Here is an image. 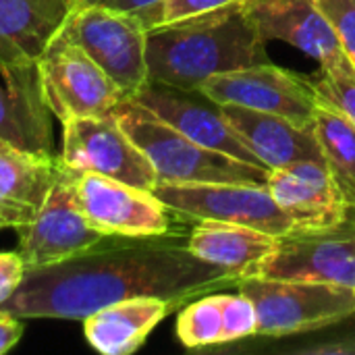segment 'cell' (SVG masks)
I'll list each match as a JSON object with an SVG mask.
<instances>
[{
    "label": "cell",
    "mask_w": 355,
    "mask_h": 355,
    "mask_svg": "<svg viewBox=\"0 0 355 355\" xmlns=\"http://www.w3.org/2000/svg\"><path fill=\"white\" fill-rule=\"evenodd\" d=\"M237 281L196 258L185 243L160 237H106L64 262L27 270L15 295L0 306L19 318L85 320L104 306L158 297L175 306Z\"/></svg>",
    "instance_id": "obj_1"
},
{
    "label": "cell",
    "mask_w": 355,
    "mask_h": 355,
    "mask_svg": "<svg viewBox=\"0 0 355 355\" xmlns=\"http://www.w3.org/2000/svg\"><path fill=\"white\" fill-rule=\"evenodd\" d=\"M146 56L152 83L189 94L218 73L270 62L266 40L243 4L150 27Z\"/></svg>",
    "instance_id": "obj_2"
},
{
    "label": "cell",
    "mask_w": 355,
    "mask_h": 355,
    "mask_svg": "<svg viewBox=\"0 0 355 355\" xmlns=\"http://www.w3.org/2000/svg\"><path fill=\"white\" fill-rule=\"evenodd\" d=\"M123 131L152 162L158 183H262L268 168L208 150L127 98L114 110Z\"/></svg>",
    "instance_id": "obj_3"
},
{
    "label": "cell",
    "mask_w": 355,
    "mask_h": 355,
    "mask_svg": "<svg viewBox=\"0 0 355 355\" xmlns=\"http://www.w3.org/2000/svg\"><path fill=\"white\" fill-rule=\"evenodd\" d=\"M54 40L79 46L127 98L150 83L148 27L137 12L81 0Z\"/></svg>",
    "instance_id": "obj_4"
},
{
    "label": "cell",
    "mask_w": 355,
    "mask_h": 355,
    "mask_svg": "<svg viewBox=\"0 0 355 355\" xmlns=\"http://www.w3.org/2000/svg\"><path fill=\"white\" fill-rule=\"evenodd\" d=\"M235 287L254 302L260 337L310 333L355 314V289L343 285L252 277Z\"/></svg>",
    "instance_id": "obj_5"
},
{
    "label": "cell",
    "mask_w": 355,
    "mask_h": 355,
    "mask_svg": "<svg viewBox=\"0 0 355 355\" xmlns=\"http://www.w3.org/2000/svg\"><path fill=\"white\" fill-rule=\"evenodd\" d=\"M152 193L171 210L196 220L245 225L287 237L289 216L262 183H158Z\"/></svg>",
    "instance_id": "obj_6"
},
{
    "label": "cell",
    "mask_w": 355,
    "mask_h": 355,
    "mask_svg": "<svg viewBox=\"0 0 355 355\" xmlns=\"http://www.w3.org/2000/svg\"><path fill=\"white\" fill-rule=\"evenodd\" d=\"M56 160L71 171L98 173L146 191L158 185L152 162L123 131L114 114L64 121Z\"/></svg>",
    "instance_id": "obj_7"
},
{
    "label": "cell",
    "mask_w": 355,
    "mask_h": 355,
    "mask_svg": "<svg viewBox=\"0 0 355 355\" xmlns=\"http://www.w3.org/2000/svg\"><path fill=\"white\" fill-rule=\"evenodd\" d=\"M75 181L77 171L58 164V175L42 210L29 225L17 229L19 254L25 260L27 270L75 258L108 237L94 229L81 212Z\"/></svg>",
    "instance_id": "obj_8"
},
{
    "label": "cell",
    "mask_w": 355,
    "mask_h": 355,
    "mask_svg": "<svg viewBox=\"0 0 355 355\" xmlns=\"http://www.w3.org/2000/svg\"><path fill=\"white\" fill-rule=\"evenodd\" d=\"M198 94L214 106H241L312 125L318 106L310 79H304L272 62L252 64L206 79Z\"/></svg>",
    "instance_id": "obj_9"
},
{
    "label": "cell",
    "mask_w": 355,
    "mask_h": 355,
    "mask_svg": "<svg viewBox=\"0 0 355 355\" xmlns=\"http://www.w3.org/2000/svg\"><path fill=\"white\" fill-rule=\"evenodd\" d=\"M37 69L46 102L60 123L114 114L127 100L121 87L75 44L52 40Z\"/></svg>",
    "instance_id": "obj_10"
},
{
    "label": "cell",
    "mask_w": 355,
    "mask_h": 355,
    "mask_svg": "<svg viewBox=\"0 0 355 355\" xmlns=\"http://www.w3.org/2000/svg\"><path fill=\"white\" fill-rule=\"evenodd\" d=\"M75 189L89 225L108 237H166L171 233V210L152 191L98 173H77Z\"/></svg>",
    "instance_id": "obj_11"
},
{
    "label": "cell",
    "mask_w": 355,
    "mask_h": 355,
    "mask_svg": "<svg viewBox=\"0 0 355 355\" xmlns=\"http://www.w3.org/2000/svg\"><path fill=\"white\" fill-rule=\"evenodd\" d=\"M243 8L264 40L295 46L324 71H355L333 21L316 0H248Z\"/></svg>",
    "instance_id": "obj_12"
},
{
    "label": "cell",
    "mask_w": 355,
    "mask_h": 355,
    "mask_svg": "<svg viewBox=\"0 0 355 355\" xmlns=\"http://www.w3.org/2000/svg\"><path fill=\"white\" fill-rule=\"evenodd\" d=\"M266 187L289 216L293 233H329L345 225L352 210L327 162H297L268 171Z\"/></svg>",
    "instance_id": "obj_13"
},
{
    "label": "cell",
    "mask_w": 355,
    "mask_h": 355,
    "mask_svg": "<svg viewBox=\"0 0 355 355\" xmlns=\"http://www.w3.org/2000/svg\"><path fill=\"white\" fill-rule=\"evenodd\" d=\"M260 279L333 283L355 289V231L291 233L279 239Z\"/></svg>",
    "instance_id": "obj_14"
},
{
    "label": "cell",
    "mask_w": 355,
    "mask_h": 355,
    "mask_svg": "<svg viewBox=\"0 0 355 355\" xmlns=\"http://www.w3.org/2000/svg\"><path fill=\"white\" fill-rule=\"evenodd\" d=\"M133 100L144 104L148 110H152L156 116H160L162 121L179 129L183 135H187L196 144L208 150L233 156L237 160L264 166L258 160V156L241 141L235 129L227 123L218 106L210 108L189 98V92H181L175 87L152 83V81L137 96H133Z\"/></svg>",
    "instance_id": "obj_15"
},
{
    "label": "cell",
    "mask_w": 355,
    "mask_h": 355,
    "mask_svg": "<svg viewBox=\"0 0 355 355\" xmlns=\"http://www.w3.org/2000/svg\"><path fill=\"white\" fill-rule=\"evenodd\" d=\"M241 141L268 168H285L297 162H327L314 125H297L289 119L241 106H218Z\"/></svg>",
    "instance_id": "obj_16"
},
{
    "label": "cell",
    "mask_w": 355,
    "mask_h": 355,
    "mask_svg": "<svg viewBox=\"0 0 355 355\" xmlns=\"http://www.w3.org/2000/svg\"><path fill=\"white\" fill-rule=\"evenodd\" d=\"M77 0H0V69L37 62Z\"/></svg>",
    "instance_id": "obj_17"
},
{
    "label": "cell",
    "mask_w": 355,
    "mask_h": 355,
    "mask_svg": "<svg viewBox=\"0 0 355 355\" xmlns=\"http://www.w3.org/2000/svg\"><path fill=\"white\" fill-rule=\"evenodd\" d=\"M279 239L281 237L245 225L198 220L187 235L185 248L196 258L241 281L260 275L266 260L275 254Z\"/></svg>",
    "instance_id": "obj_18"
},
{
    "label": "cell",
    "mask_w": 355,
    "mask_h": 355,
    "mask_svg": "<svg viewBox=\"0 0 355 355\" xmlns=\"http://www.w3.org/2000/svg\"><path fill=\"white\" fill-rule=\"evenodd\" d=\"M58 175V160L0 146V231L29 225Z\"/></svg>",
    "instance_id": "obj_19"
},
{
    "label": "cell",
    "mask_w": 355,
    "mask_h": 355,
    "mask_svg": "<svg viewBox=\"0 0 355 355\" xmlns=\"http://www.w3.org/2000/svg\"><path fill=\"white\" fill-rule=\"evenodd\" d=\"M177 306L158 297H135L100 308L83 320L87 343L102 355L135 354Z\"/></svg>",
    "instance_id": "obj_20"
},
{
    "label": "cell",
    "mask_w": 355,
    "mask_h": 355,
    "mask_svg": "<svg viewBox=\"0 0 355 355\" xmlns=\"http://www.w3.org/2000/svg\"><path fill=\"white\" fill-rule=\"evenodd\" d=\"M0 75L15 108L25 150L54 158V139L50 123L52 110L44 96L37 62L6 67L0 69Z\"/></svg>",
    "instance_id": "obj_21"
},
{
    "label": "cell",
    "mask_w": 355,
    "mask_h": 355,
    "mask_svg": "<svg viewBox=\"0 0 355 355\" xmlns=\"http://www.w3.org/2000/svg\"><path fill=\"white\" fill-rule=\"evenodd\" d=\"M312 125L331 173L343 189L349 206L355 208V127L320 100Z\"/></svg>",
    "instance_id": "obj_22"
},
{
    "label": "cell",
    "mask_w": 355,
    "mask_h": 355,
    "mask_svg": "<svg viewBox=\"0 0 355 355\" xmlns=\"http://www.w3.org/2000/svg\"><path fill=\"white\" fill-rule=\"evenodd\" d=\"M177 337L189 347H210L225 343V320H223V293L200 295L185 304L177 316Z\"/></svg>",
    "instance_id": "obj_23"
},
{
    "label": "cell",
    "mask_w": 355,
    "mask_h": 355,
    "mask_svg": "<svg viewBox=\"0 0 355 355\" xmlns=\"http://www.w3.org/2000/svg\"><path fill=\"white\" fill-rule=\"evenodd\" d=\"M248 0H162L160 4L139 10L137 15L146 23V27H158V25H168L185 19H196L202 15H210L216 10L241 6Z\"/></svg>",
    "instance_id": "obj_24"
},
{
    "label": "cell",
    "mask_w": 355,
    "mask_h": 355,
    "mask_svg": "<svg viewBox=\"0 0 355 355\" xmlns=\"http://www.w3.org/2000/svg\"><path fill=\"white\" fill-rule=\"evenodd\" d=\"M310 81L316 98L329 108L337 110L355 127V71L339 73L320 69V75Z\"/></svg>",
    "instance_id": "obj_25"
},
{
    "label": "cell",
    "mask_w": 355,
    "mask_h": 355,
    "mask_svg": "<svg viewBox=\"0 0 355 355\" xmlns=\"http://www.w3.org/2000/svg\"><path fill=\"white\" fill-rule=\"evenodd\" d=\"M223 320H225V343H233L258 335L256 306L241 291L223 293Z\"/></svg>",
    "instance_id": "obj_26"
},
{
    "label": "cell",
    "mask_w": 355,
    "mask_h": 355,
    "mask_svg": "<svg viewBox=\"0 0 355 355\" xmlns=\"http://www.w3.org/2000/svg\"><path fill=\"white\" fill-rule=\"evenodd\" d=\"M316 4L333 21L343 48L355 67V0H316Z\"/></svg>",
    "instance_id": "obj_27"
},
{
    "label": "cell",
    "mask_w": 355,
    "mask_h": 355,
    "mask_svg": "<svg viewBox=\"0 0 355 355\" xmlns=\"http://www.w3.org/2000/svg\"><path fill=\"white\" fill-rule=\"evenodd\" d=\"M25 275L27 264L19 252H0V306L15 295Z\"/></svg>",
    "instance_id": "obj_28"
},
{
    "label": "cell",
    "mask_w": 355,
    "mask_h": 355,
    "mask_svg": "<svg viewBox=\"0 0 355 355\" xmlns=\"http://www.w3.org/2000/svg\"><path fill=\"white\" fill-rule=\"evenodd\" d=\"M0 139L6 146H10V148L25 150V144H23V135H21V129H19V121H17L15 108H12L10 98H8V94H6V89L2 85H0Z\"/></svg>",
    "instance_id": "obj_29"
},
{
    "label": "cell",
    "mask_w": 355,
    "mask_h": 355,
    "mask_svg": "<svg viewBox=\"0 0 355 355\" xmlns=\"http://www.w3.org/2000/svg\"><path fill=\"white\" fill-rule=\"evenodd\" d=\"M21 320L23 318L0 310V355L10 352L21 341L25 331V324Z\"/></svg>",
    "instance_id": "obj_30"
},
{
    "label": "cell",
    "mask_w": 355,
    "mask_h": 355,
    "mask_svg": "<svg viewBox=\"0 0 355 355\" xmlns=\"http://www.w3.org/2000/svg\"><path fill=\"white\" fill-rule=\"evenodd\" d=\"M87 2L104 4V6L119 8V10H129V12H139V10H146V8H152V6L160 4L162 0H87Z\"/></svg>",
    "instance_id": "obj_31"
},
{
    "label": "cell",
    "mask_w": 355,
    "mask_h": 355,
    "mask_svg": "<svg viewBox=\"0 0 355 355\" xmlns=\"http://www.w3.org/2000/svg\"><path fill=\"white\" fill-rule=\"evenodd\" d=\"M300 354L306 355H354L355 343H327V345H314V347H304Z\"/></svg>",
    "instance_id": "obj_32"
},
{
    "label": "cell",
    "mask_w": 355,
    "mask_h": 355,
    "mask_svg": "<svg viewBox=\"0 0 355 355\" xmlns=\"http://www.w3.org/2000/svg\"><path fill=\"white\" fill-rule=\"evenodd\" d=\"M0 146H6V144H4V141H2V139H0Z\"/></svg>",
    "instance_id": "obj_33"
},
{
    "label": "cell",
    "mask_w": 355,
    "mask_h": 355,
    "mask_svg": "<svg viewBox=\"0 0 355 355\" xmlns=\"http://www.w3.org/2000/svg\"><path fill=\"white\" fill-rule=\"evenodd\" d=\"M77 2H81V0H77Z\"/></svg>",
    "instance_id": "obj_34"
}]
</instances>
